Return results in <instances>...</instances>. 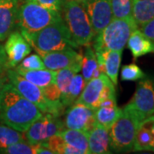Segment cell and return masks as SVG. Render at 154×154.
<instances>
[{
    "instance_id": "ffe728a7",
    "label": "cell",
    "mask_w": 154,
    "mask_h": 154,
    "mask_svg": "<svg viewBox=\"0 0 154 154\" xmlns=\"http://www.w3.org/2000/svg\"><path fill=\"white\" fill-rule=\"evenodd\" d=\"M85 50L83 51V59L82 64V76L86 82H89L91 79L99 76L103 72V69L99 66L96 54L92 45L84 46Z\"/></svg>"
},
{
    "instance_id": "2e32d148",
    "label": "cell",
    "mask_w": 154,
    "mask_h": 154,
    "mask_svg": "<svg viewBox=\"0 0 154 154\" xmlns=\"http://www.w3.org/2000/svg\"><path fill=\"white\" fill-rule=\"evenodd\" d=\"M122 53V51L112 50H105L100 52H95L99 66L115 86H116L118 82V73L121 65Z\"/></svg>"
},
{
    "instance_id": "d6a6232c",
    "label": "cell",
    "mask_w": 154,
    "mask_h": 154,
    "mask_svg": "<svg viewBox=\"0 0 154 154\" xmlns=\"http://www.w3.org/2000/svg\"><path fill=\"white\" fill-rule=\"evenodd\" d=\"M44 92L45 97L49 101L55 103V104H62L61 102V93L59 89L57 88L56 83L51 84L46 88H42Z\"/></svg>"
},
{
    "instance_id": "44dd1931",
    "label": "cell",
    "mask_w": 154,
    "mask_h": 154,
    "mask_svg": "<svg viewBox=\"0 0 154 154\" xmlns=\"http://www.w3.org/2000/svg\"><path fill=\"white\" fill-rule=\"evenodd\" d=\"M28 82L33 83L38 88H45L51 84L55 83L57 71L50 70L47 69H36V70H23V69H15Z\"/></svg>"
},
{
    "instance_id": "d6986e66",
    "label": "cell",
    "mask_w": 154,
    "mask_h": 154,
    "mask_svg": "<svg viewBox=\"0 0 154 154\" xmlns=\"http://www.w3.org/2000/svg\"><path fill=\"white\" fill-rule=\"evenodd\" d=\"M127 45L134 58H138L149 53H154V42L145 36L138 28L131 33Z\"/></svg>"
},
{
    "instance_id": "1f68e13d",
    "label": "cell",
    "mask_w": 154,
    "mask_h": 154,
    "mask_svg": "<svg viewBox=\"0 0 154 154\" xmlns=\"http://www.w3.org/2000/svg\"><path fill=\"white\" fill-rule=\"evenodd\" d=\"M146 77V74L142 71V69L140 67L134 64H128L122 66L121 70V79L122 81L126 82H135L141 80Z\"/></svg>"
},
{
    "instance_id": "30bf717a",
    "label": "cell",
    "mask_w": 154,
    "mask_h": 154,
    "mask_svg": "<svg viewBox=\"0 0 154 154\" xmlns=\"http://www.w3.org/2000/svg\"><path fill=\"white\" fill-rule=\"evenodd\" d=\"M65 128L60 116L45 113L27 129L25 137L30 143L42 144L51 136L59 134Z\"/></svg>"
},
{
    "instance_id": "3957f363",
    "label": "cell",
    "mask_w": 154,
    "mask_h": 154,
    "mask_svg": "<svg viewBox=\"0 0 154 154\" xmlns=\"http://www.w3.org/2000/svg\"><path fill=\"white\" fill-rule=\"evenodd\" d=\"M61 14L73 41L79 47L92 45L95 35L83 3L77 0H65Z\"/></svg>"
},
{
    "instance_id": "7402d4cb",
    "label": "cell",
    "mask_w": 154,
    "mask_h": 154,
    "mask_svg": "<svg viewBox=\"0 0 154 154\" xmlns=\"http://www.w3.org/2000/svg\"><path fill=\"white\" fill-rule=\"evenodd\" d=\"M132 17L138 28L154 17V0H133Z\"/></svg>"
},
{
    "instance_id": "ac0fdd59",
    "label": "cell",
    "mask_w": 154,
    "mask_h": 154,
    "mask_svg": "<svg viewBox=\"0 0 154 154\" xmlns=\"http://www.w3.org/2000/svg\"><path fill=\"white\" fill-rule=\"evenodd\" d=\"M88 152L91 154L110 153L109 129L96 124L88 133Z\"/></svg>"
},
{
    "instance_id": "7a4b0ae2",
    "label": "cell",
    "mask_w": 154,
    "mask_h": 154,
    "mask_svg": "<svg viewBox=\"0 0 154 154\" xmlns=\"http://www.w3.org/2000/svg\"><path fill=\"white\" fill-rule=\"evenodd\" d=\"M22 34L36 52H48L69 48H79V46L73 41L70 32L67 28L63 19L50 24L36 32L22 33Z\"/></svg>"
},
{
    "instance_id": "277c9868",
    "label": "cell",
    "mask_w": 154,
    "mask_h": 154,
    "mask_svg": "<svg viewBox=\"0 0 154 154\" xmlns=\"http://www.w3.org/2000/svg\"><path fill=\"white\" fill-rule=\"evenodd\" d=\"M137 28L133 17L123 19L113 18L102 31L95 35L92 46L95 52L105 50L123 51L131 33Z\"/></svg>"
},
{
    "instance_id": "52a82bcc",
    "label": "cell",
    "mask_w": 154,
    "mask_h": 154,
    "mask_svg": "<svg viewBox=\"0 0 154 154\" xmlns=\"http://www.w3.org/2000/svg\"><path fill=\"white\" fill-rule=\"evenodd\" d=\"M7 77L8 82L15 88L17 92L36 105L43 114L51 113L58 116L63 114L65 107L63 104H55L49 101L45 97L42 88L28 82V80L20 75L14 69H8Z\"/></svg>"
},
{
    "instance_id": "4316f807",
    "label": "cell",
    "mask_w": 154,
    "mask_h": 154,
    "mask_svg": "<svg viewBox=\"0 0 154 154\" xmlns=\"http://www.w3.org/2000/svg\"><path fill=\"white\" fill-rule=\"evenodd\" d=\"M40 145L51 150L54 154H82L79 150L68 145L60 134L51 136Z\"/></svg>"
},
{
    "instance_id": "f1b7e54d",
    "label": "cell",
    "mask_w": 154,
    "mask_h": 154,
    "mask_svg": "<svg viewBox=\"0 0 154 154\" xmlns=\"http://www.w3.org/2000/svg\"><path fill=\"white\" fill-rule=\"evenodd\" d=\"M113 18L132 17L133 0H110Z\"/></svg>"
},
{
    "instance_id": "83f0119b",
    "label": "cell",
    "mask_w": 154,
    "mask_h": 154,
    "mask_svg": "<svg viewBox=\"0 0 154 154\" xmlns=\"http://www.w3.org/2000/svg\"><path fill=\"white\" fill-rule=\"evenodd\" d=\"M79 72L80 70L75 68H66L57 71L55 83L60 91L61 100L65 97L74 75Z\"/></svg>"
},
{
    "instance_id": "8fae6325",
    "label": "cell",
    "mask_w": 154,
    "mask_h": 154,
    "mask_svg": "<svg viewBox=\"0 0 154 154\" xmlns=\"http://www.w3.org/2000/svg\"><path fill=\"white\" fill-rule=\"evenodd\" d=\"M37 54L42 58L45 69L57 71L66 68H75L81 71L82 64L83 55L82 52H77L75 49L63 50L42 52L38 51Z\"/></svg>"
},
{
    "instance_id": "4fadbf2b",
    "label": "cell",
    "mask_w": 154,
    "mask_h": 154,
    "mask_svg": "<svg viewBox=\"0 0 154 154\" xmlns=\"http://www.w3.org/2000/svg\"><path fill=\"white\" fill-rule=\"evenodd\" d=\"M4 51L7 65L14 69L32 51V46L19 30H14L5 40Z\"/></svg>"
},
{
    "instance_id": "603a6c76",
    "label": "cell",
    "mask_w": 154,
    "mask_h": 154,
    "mask_svg": "<svg viewBox=\"0 0 154 154\" xmlns=\"http://www.w3.org/2000/svg\"><path fill=\"white\" fill-rule=\"evenodd\" d=\"M66 143L77 149L82 154H88V133L76 129L65 128L59 134Z\"/></svg>"
},
{
    "instance_id": "e575fe53",
    "label": "cell",
    "mask_w": 154,
    "mask_h": 154,
    "mask_svg": "<svg viewBox=\"0 0 154 154\" xmlns=\"http://www.w3.org/2000/svg\"><path fill=\"white\" fill-rule=\"evenodd\" d=\"M32 1L40 5L46 7L51 10H54L57 11H61L63 5L65 0H28Z\"/></svg>"
},
{
    "instance_id": "9a60e30c",
    "label": "cell",
    "mask_w": 154,
    "mask_h": 154,
    "mask_svg": "<svg viewBox=\"0 0 154 154\" xmlns=\"http://www.w3.org/2000/svg\"><path fill=\"white\" fill-rule=\"evenodd\" d=\"M20 0H0V43L16 30Z\"/></svg>"
},
{
    "instance_id": "836d02e7",
    "label": "cell",
    "mask_w": 154,
    "mask_h": 154,
    "mask_svg": "<svg viewBox=\"0 0 154 154\" xmlns=\"http://www.w3.org/2000/svg\"><path fill=\"white\" fill-rule=\"evenodd\" d=\"M8 69L10 68L7 65L5 51H4V48L1 47L0 45V92L4 87V85L8 82V77H7Z\"/></svg>"
},
{
    "instance_id": "5b68a950",
    "label": "cell",
    "mask_w": 154,
    "mask_h": 154,
    "mask_svg": "<svg viewBox=\"0 0 154 154\" xmlns=\"http://www.w3.org/2000/svg\"><path fill=\"white\" fill-rule=\"evenodd\" d=\"M63 19L61 11L51 10L32 1L20 5L17 27L22 33H33Z\"/></svg>"
},
{
    "instance_id": "9c48e42d",
    "label": "cell",
    "mask_w": 154,
    "mask_h": 154,
    "mask_svg": "<svg viewBox=\"0 0 154 154\" xmlns=\"http://www.w3.org/2000/svg\"><path fill=\"white\" fill-rule=\"evenodd\" d=\"M140 122L154 115V79L143 78L137 85L135 93L128 104L124 106Z\"/></svg>"
},
{
    "instance_id": "6da1fadb",
    "label": "cell",
    "mask_w": 154,
    "mask_h": 154,
    "mask_svg": "<svg viewBox=\"0 0 154 154\" xmlns=\"http://www.w3.org/2000/svg\"><path fill=\"white\" fill-rule=\"evenodd\" d=\"M42 115V111L9 82L4 85L0 92V122L3 124L25 133Z\"/></svg>"
},
{
    "instance_id": "f546056e",
    "label": "cell",
    "mask_w": 154,
    "mask_h": 154,
    "mask_svg": "<svg viewBox=\"0 0 154 154\" xmlns=\"http://www.w3.org/2000/svg\"><path fill=\"white\" fill-rule=\"evenodd\" d=\"M40 146V144H33L24 140L8 146L1 154H38Z\"/></svg>"
},
{
    "instance_id": "7c38bea8",
    "label": "cell",
    "mask_w": 154,
    "mask_h": 154,
    "mask_svg": "<svg viewBox=\"0 0 154 154\" xmlns=\"http://www.w3.org/2000/svg\"><path fill=\"white\" fill-rule=\"evenodd\" d=\"M95 110L87 105L75 103L65 113L63 123L66 128L89 133L96 125Z\"/></svg>"
},
{
    "instance_id": "8d00e7d4",
    "label": "cell",
    "mask_w": 154,
    "mask_h": 154,
    "mask_svg": "<svg viewBox=\"0 0 154 154\" xmlns=\"http://www.w3.org/2000/svg\"><path fill=\"white\" fill-rule=\"evenodd\" d=\"M77 1L82 2V3H85V2H87V1H88V0H77Z\"/></svg>"
},
{
    "instance_id": "484cf974",
    "label": "cell",
    "mask_w": 154,
    "mask_h": 154,
    "mask_svg": "<svg viewBox=\"0 0 154 154\" xmlns=\"http://www.w3.org/2000/svg\"><path fill=\"white\" fill-rule=\"evenodd\" d=\"M86 83L87 82H85L82 75H79L77 73L74 75L65 97L61 100L62 104L65 108H69L76 101L85 88Z\"/></svg>"
},
{
    "instance_id": "d4e9b609",
    "label": "cell",
    "mask_w": 154,
    "mask_h": 154,
    "mask_svg": "<svg viewBox=\"0 0 154 154\" xmlns=\"http://www.w3.org/2000/svg\"><path fill=\"white\" fill-rule=\"evenodd\" d=\"M24 140H27L25 133L5 124H0V154L8 146Z\"/></svg>"
},
{
    "instance_id": "5bb4252c",
    "label": "cell",
    "mask_w": 154,
    "mask_h": 154,
    "mask_svg": "<svg viewBox=\"0 0 154 154\" xmlns=\"http://www.w3.org/2000/svg\"><path fill=\"white\" fill-rule=\"evenodd\" d=\"M94 35L102 31L113 19L110 0H88L83 3Z\"/></svg>"
},
{
    "instance_id": "ba28073f",
    "label": "cell",
    "mask_w": 154,
    "mask_h": 154,
    "mask_svg": "<svg viewBox=\"0 0 154 154\" xmlns=\"http://www.w3.org/2000/svg\"><path fill=\"white\" fill-rule=\"evenodd\" d=\"M115 87L109 77L102 73L99 76L93 78L86 83L82 94L75 103L82 104L95 110L105 99L116 98Z\"/></svg>"
},
{
    "instance_id": "e0dca14e",
    "label": "cell",
    "mask_w": 154,
    "mask_h": 154,
    "mask_svg": "<svg viewBox=\"0 0 154 154\" xmlns=\"http://www.w3.org/2000/svg\"><path fill=\"white\" fill-rule=\"evenodd\" d=\"M133 150L154 152V115L140 123Z\"/></svg>"
},
{
    "instance_id": "4dcf8cb0",
    "label": "cell",
    "mask_w": 154,
    "mask_h": 154,
    "mask_svg": "<svg viewBox=\"0 0 154 154\" xmlns=\"http://www.w3.org/2000/svg\"><path fill=\"white\" fill-rule=\"evenodd\" d=\"M15 69H23V70H36L45 69L44 63L40 56L37 53L28 55L23 60L14 68Z\"/></svg>"
},
{
    "instance_id": "cb8c5ba5",
    "label": "cell",
    "mask_w": 154,
    "mask_h": 154,
    "mask_svg": "<svg viewBox=\"0 0 154 154\" xmlns=\"http://www.w3.org/2000/svg\"><path fill=\"white\" fill-rule=\"evenodd\" d=\"M122 110L117 105L110 106H100L95 109L94 116L96 124L110 128L122 115Z\"/></svg>"
},
{
    "instance_id": "d590c367",
    "label": "cell",
    "mask_w": 154,
    "mask_h": 154,
    "mask_svg": "<svg viewBox=\"0 0 154 154\" xmlns=\"http://www.w3.org/2000/svg\"><path fill=\"white\" fill-rule=\"evenodd\" d=\"M140 30L143 33L144 35L154 42V17L149 20L147 22H146L142 26H140Z\"/></svg>"
},
{
    "instance_id": "8992f818",
    "label": "cell",
    "mask_w": 154,
    "mask_h": 154,
    "mask_svg": "<svg viewBox=\"0 0 154 154\" xmlns=\"http://www.w3.org/2000/svg\"><path fill=\"white\" fill-rule=\"evenodd\" d=\"M141 122L126 108L122 109L120 117L109 128L110 151L128 152L134 149L138 127Z\"/></svg>"
}]
</instances>
